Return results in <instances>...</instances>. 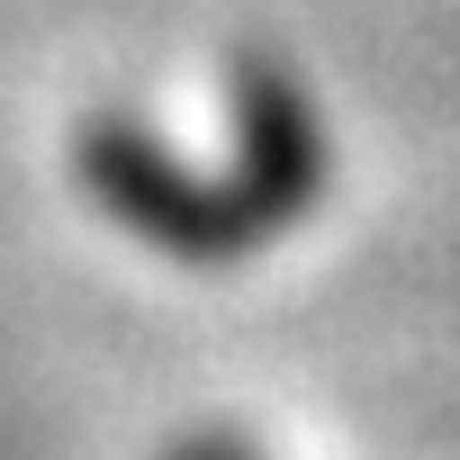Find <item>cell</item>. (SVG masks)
Returning <instances> with one entry per match:
<instances>
[{"mask_svg": "<svg viewBox=\"0 0 460 460\" xmlns=\"http://www.w3.org/2000/svg\"><path fill=\"white\" fill-rule=\"evenodd\" d=\"M325 109L289 64L244 55L226 73V154L190 163L136 118H91L73 136L82 190L172 262H244L325 199Z\"/></svg>", "mask_w": 460, "mask_h": 460, "instance_id": "6da1fadb", "label": "cell"}, {"mask_svg": "<svg viewBox=\"0 0 460 460\" xmlns=\"http://www.w3.org/2000/svg\"><path fill=\"white\" fill-rule=\"evenodd\" d=\"M163 460H262V451L235 442V433H199V442H181V451H163Z\"/></svg>", "mask_w": 460, "mask_h": 460, "instance_id": "7a4b0ae2", "label": "cell"}]
</instances>
